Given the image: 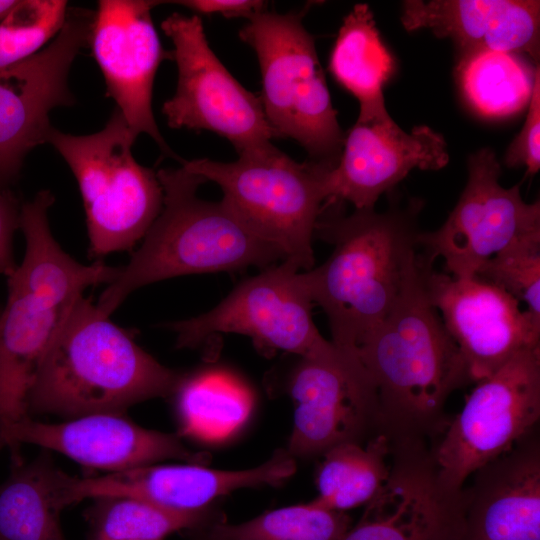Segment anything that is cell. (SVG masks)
Instances as JSON below:
<instances>
[{
  "instance_id": "5b68a950",
  "label": "cell",
  "mask_w": 540,
  "mask_h": 540,
  "mask_svg": "<svg viewBox=\"0 0 540 540\" xmlns=\"http://www.w3.org/2000/svg\"><path fill=\"white\" fill-rule=\"evenodd\" d=\"M181 164L218 184L225 206L252 234L279 250L284 260L305 271L313 268L312 239L334 167L312 160L297 162L273 144L233 162L199 158Z\"/></svg>"
},
{
  "instance_id": "83f0119b",
  "label": "cell",
  "mask_w": 540,
  "mask_h": 540,
  "mask_svg": "<svg viewBox=\"0 0 540 540\" xmlns=\"http://www.w3.org/2000/svg\"><path fill=\"white\" fill-rule=\"evenodd\" d=\"M84 517L90 540H163L182 529L206 525L210 511L184 513L125 495L92 499Z\"/></svg>"
},
{
  "instance_id": "52a82bcc",
  "label": "cell",
  "mask_w": 540,
  "mask_h": 540,
  "mask_svg": "<svg viewBox=\"0 0 540 540\" xmlns=\"http://www.w3.org/2000/svg\"><path fill=\"white\" fill-rule=\"evenodd\" d=\"M136 137L115 109L98 132L63 133L53 127L47 143L64 158L78 183L86 214L90 257L132 252L163 205L157 172L139 164Z\"/></svg>"
},
{
  "instance_id": "836d02e7",
  "label": "cell",
  "mask_w": 540,
  "mask_h": 540,
  "mask_svg": "<svg viewBox=\"0 0 540 540\" xmlns=\"http://www.w3.org/2000/svg\"><path fill=\"white\" fill-rule=\"evenodd\" d=\"M170 3L184 6L198 14H219L225 17H245L266 10L267 2L260 0H183Z\"/></svg>"
},
{
  "instance_id": "4316f807",
  "label": "cell",
  "mask_w": 540,
  "mask_h": 540,
  "mask_svg": "<svg viewBox=\"0 0 540 540\" xmlns=\"http://www.w3.org/2000/svg\"><path fill=\"white\" fill-rule=\"evenodd\" d=\"M457 69L467 102L482 116H510L529 103L536 69L518 54L480 53L458 62Z\"/></svg>"
},
{
  "instance_id": "7402d4cb",
  "label": "cell",
  "mask_w": 540,
  "mask_h": 540,
  "mask_svg": "<svg viewBox=\"0 0 540 540\" xmlns=\"http://www.w3.org/2000/svg\"><path fill=\"white\" fill-rule=\"evenodd\" d=\"M0 315V425L29 416L27 398L44 355L74 305H64L14 276Z\"/></svg>"
},
{
  "instance_id": "44dd1931",
  "label": "cell",
  "mask_w": 540,
  "mask_h": 540,
  "mask_svg": "<svg viewBox=\"0 0 540 540\" xmlns=\"http://www.w3.org/2000/svg\"><path fill=\"white\" fill-rule=\"evenodd\" d=\"M401 23L407 31L429 29L450 38L458 62L485 52L525 53L539 60L538 0H406Z\"/></svg>"
},
{
  "instance_id": "d590c367",
  "label": "cell",
  "mask_w": 540,
  "mask_h": 540,
  "mask_svg": "<svg viewBox=\"0 0 540 540\" xmlns=\"http://www.w3.org/2000/svg\"><path fill=\"white\" fill-rule=\"evenodd\" d=\"M195 540H217L213 537H211L209 534H207L206 532H201L197 535L196 539Z\"/></svg>"
},
{
  "instance_id": "277c9868",
  "label": "cell",
  "mask_w": 540,
  "mask_h": 540,
  "mask_svg": "<svg viewBox=\"0 0 540 540\" xmlns=\"http://www.w3.org/2000/svg\"><path fill=\"white\" fill-rule=\"evenodd\" d=\"M163 189L160 214L129 262L120 267L96 303L108 317L137 289L189 274L267 268L284 257L252 234L222 201L198 197L207 182L183 166L157 171Z\"/></svg>"
},
{
  "instance_id": "9a60e30c",
  "label": "cell",
  "mask_w": 540,
  "mask_h": 540,
  "mask_svg": "<svg viewBox=\"0 0 540 540\" xmlns=\"http://www.w3.org/2000/svg\"><path fill=\"white\" fill-rule=\"evenodd\" d=\"M161 1L100 0L89 44L112 98L132 134L149 135L165 156L180 163L160 133L152 111V92L160 63L171 59L154 27L151 10Z\"/></svg>"
},
{
  "instance_id": "d4e9b609",
  "label": "cell",
  "mask_w": 540,
  "mask_h": 540,
  "mask_svg": "<svg viewBox=\"0 0 540 540\" xmlns=\"http://www.w3.org/2000/svg\"><path fill=\"white\" fill-rule=\"evenodd\" d=\"M329 70L359 102V108L384 102L383 87L395 70L367 4H356L344 18L331 51Z\"/></svg>"
},
{
  "instance_id": "8d00e7d4",
  "label": "cell",
  "mask_w": 540,
  "mask_h": 540,
  "mask_svg": "<svg viewBox=\"0 0 540 540\" xmlns=\"http://www.w3.org/2000/svg\"><path fill=\"white\" fill-rule=\"evenodd\" d=\"M1 312H2V308L0 307V315H1Z\"/></svg>"
},
{
  "instance_id": "ac0fdd59",
  "label": "cell",
  "mask_w": 540,
  "mask_h": 540,
  "mask_svg": "<svg viewBox=\"0 0 540 540\" xmlns=\"http://www.w3.org/2000/svg\"><path fill=\"white\" fill-rule=\"evenodd\" d=\"M286 390L295 403L286 448L294 458L321 456L346 442L363 444L381 433L373 390L356 370L299 357Z\"/></svg>"
},
{
  "instance_id": "e575fe53",
  "label": "cell",
  "mask_w": 540,
  "mask_h": 540,
  "mask_svg": "<svg viewBox=\"0 0 540 540\" xmlns=\"http://www.w3.org/2000/svg\"><path fill=\"white\" fill-rule=\"evenodd\" d=\"M15 0H0V21L9 13V11L17 4Z\"/></svg>"
},
{
  "instance_id": "603a6c76",
  "label": "cell",
  "mask_w": 540,
  "mask_h": 540,
  "mask_svg": "<svg viewBox=\"0 0 540 540\" xmlns=\"http://www.w3.org/2000/svg\"><path fill=\"white\" fill-rule=\"evenodd\" d=\"M67 476L47 453L14 463L0 484V540H65L60 513Z\"/></svg>"
},
{
  "instance_id": "e0dca14e",
  "label": "cell",
  "mask_w": 540,
  "mask_h": 540,
  "mask_svg": "<svg viewBox=\"0 0 540 540\" xmlns=\"http://www.w3.org/2000/svg\"><path fill=\"white\" fill-rule=\"evenodd\" d=\"M461 535L460 492L442 487L427 443L402 441L392 445L386 484L340 540H460Z\"/></svg>"
},
{
  "instance_id": "d6a6232c",
  "label": "cell",
  "mask_w": 540,
  "mask_h": 540,
  "mask_svg": "<svg viewBox=\"0 0 540 540\" xmlns=\"http://www.w3.org/2000/svg\"><path fill=\"white\" fill-rule=\"evenodd\" d=\"M21 205L7 189H0V273L9 277L17 265L13 256V235L19 228Z\"/></svg>"
},
{
  "instance_id": "4fadbf2b",
  "label": "cell",
  "mask_w": 540,
  "mask_h": 540,
  "mask_svg": "<svg viewBox=\"0 0 540 540\" xmlns=\"http://www.w3.org/2000/svg\"><path fill=\"white\" fill-rule=\"evenodd\" d=\"M424 271L428 297L465 359L472 382L498 370L518 353L540 347V318L519 301L476 276L456 278Z\"/></svg>"
},
{
  "instance_id": "4dcf8cb0",
  "label": "cell",
  "mask_w": 540,
  "mask_h": 540,
  "mask_svg": "<svg viewBox=\"0 0 540 540\" xmlns=\"http://www.w3.org/2000/svg\"><path fill=\"white\" fill-rule=\"evenodd\" d=\"M524 302L540 318V237L513 244L487 260L475 275Z\"/></svg>"
},
{
  "instance_id": "30bf717a",
  "label": "cell",
  "mask_w": 540,
  "mask_h": 540,
  "mask_svg": "<svg viewBox=\"0 0 540 540\" xmlns=\"http://www.w3.org/2000/svg\"><path fill=\"white\" fill-rule=\"evenodd\" d=\"M161 28L174 45L171 55L178 69L176 92L162 107L169 127L211 131L239 155L279 138L260 97L244 88L210 48L199 15L174 13Z\"/></svg>"
},
{
  "instance_id": "5bb4252c",
  "label": "cell",
  "mask_w": 540,
  "mask_h": 540,
  "mask_svg": "<svg viewBox=\"0 0 540 540\" xmlns=\"http://www.w3.org/2000/svg\"><path fill=\"white\" fill-rule=\"evenodd\" d=\"M448 161L446 141L432 128L420 125L406 132L389 115L385 101L359 108L329 172L325 205L348 201L355 210L374 209L379 197L411 170H439Z\"/></svg>"
},
{
  "instance_id": "d6986e66",
  "label": "cell",
  "mask_w": 540,
  "mask_h": 540,
  "mask_svg": "<svg viewBox=\"0 0 540 540\" xmlns=\"http://www.w3.org/2000/svg\"><path fill=\"white\" fill-rule=\"evenodd\" d=\"M160 463V462H159ZM154 463L91 477H71L67 499L71 504L108 495H125L184 513L210 511L220 497L247 487L277 486L296 471L286 449H277L263 464L246 470L227 471L198 463Z\"/></svg>"
},
{
  "instance_id": "ba28073f",
  "label": "cell",
  "mask_w": 540,
  "mask_h": 540,
  "mask_svg": "<svg viewBox=\"0 0 540 540\" xmlns=\"http://www.w3.org/2000/svg\"><path fill=\"white\" fill-rule=\"evenodd\" d=\"M299 268L289 260L242 280L211 310L166 324L176 346L193 348L219 333L250 337L263 352L285 351L332 366L356 369L318 331L313 300Z\"/></svg>"
},
{
  "instance_id": "9c48e42d",
  "label": "cell",
  "mask_w": 540,
  "mask_h": 540,
  "mask_svg": "<svg viewBox=\"0 0 540 540\" xmlns=\"http://www.w3.org/2000/svg\"><path fill=\"white\" fill-rule=\"evenodd\" d=\"M461 411L429 445L442 487L458 493L471 475L536 429L540 347L524 350L476 382Z\"/></svg>"
},
{
  "instance_id": "7c38bea8",
  "label": "cell",
  "mask_w": 540,
  "mask_h": 540,
  "mask_svg": "<svg viewBox=\"0 0 540 540\" xmlns=\"http://www.w3.org/2000/svg\"><path fill=\"white\" fill-rule=\"evenodd\" d=\"M94 12L69 8L65 23L46 47L0 69V189L13 182L26 155L47 143L50 112L71 106V66L89 44Z\"/></svg>"
},
{
  "instance_id": "7a4b0ae2",
  "label": "cell",
  "mask_w": 540,
  "mask_h": 540,
  "mask_svg": "<svg viewBox=\"0 0 540 540\" xmlns=\"http://www.w3.org/2000/svg\"><path fill=\"white\" fill-rule=\"evenodd\" d=\"M422 268L391 314L348 355L371 386L381 433L429 445L443 430L446 402L472 382L458 346L427 294Z\"/></svg>"
},
{
  "instance_id": "3957f363",
  "label": "cell",
  "mask_w": 540,
  "mask_h": 540,
  "mask_svg": "<svg viewBox=\"0 0 540 540\" xmlns=\"http://www.w3.org/2000/svg\"><path fill=\"white\" fill-rule=\"evenodd\" d=\"M181 376L83 296L67 313L40 363L27 411L29 416L65 419L125 413L139 402L170 397Z\"/></svg>"
},
{
  "instance_id": "f546056e",
  "label": "cell",
  "mask_w": 540,
  "mask_h": 540,
  "mask_svg": "<svg viewBox=\"0 0 540 540\" xmlns=\"http://www.w3.org/2000/svg\"><path fill=\"white\" fill-rule=\"evenodd\" d=\"M64 0H23L0 21V69L39 52L63 27Z\"/></svg>"
},
{
  "instance_id": "cb8c5ba5",
  "label": "cell",
  "mask_w": 540,
  "mask_h": 540,
  "mask_svg": "<svg viewBox=\"0 0 540 540\" xmlns=\"http://www.w3.org/2000/svg\"><path fill=\"white\" fill-rule=\"evenodd\" d=\"M392 439L378 433L365 443L346 442L321 455L316 469V503L337 511L367 505L390 475Z\"/></svg>"
},
{
  "instance_id": "6da1fadb",
  "label": "cell",
  "mask_w": 540,
  "mask_h": 540,
  "mask_svg": "<svg viewBox=\"0 0 540 540\" xmlns=\"http://www.w3.org/2000/svg\"><path fill=\"white\" fill-rule=\"evenodd\" d=\"M423 204L385 212L355 210L350 215L323 212L315 235L333 245L317 268L302 272L314 304L327 315L333 345L346 357L396 308L418 278L417 217Z\"/></svg>"
},
{
  "instance_id": "484cf974",
  "label": "cell",
  "mask_w": 540,
  "mask_h": 540,
  "mask_svg": "<svg viewBox=\"0 0 540 540\" xmlns=\"http://www.w3.org/2000/svg\"><path fill=\"white\" fill-rule=\"evenodd\" d=\"M170 397L181 431L202 439L222 436L236 428L251 406L247 388L221 370L182 374Z\"/></svg>"
},
{
  "instance_id": "8fae6325",
  "label": "cell",
  "mask_w": 540,
  "mask_h": 540,
  "mask_svg": "<svg viewBox=\"0 0 540 540\" xmlns=\"http://www.w3.org/2000/svg\"><path fill=\"white\" fill-rule=\"evenodd\" d=\"M467 164V183L444 224L418 236L424 253L432 260L443 258L445 270L456 278L474 277L500 251L540 237L539 200L526 203L519 185L501 186L493 150H478Z\"/></svg>"
},
{
  "instance_id": "1f68e13d",
  "label": "cell",
  "mask_w": 540,
  "mask_h": 540,
  "mask_svg": "<svg viewBox=\"0 0 540 540\" xmlns=\"http://www.w3.org/2000/svg\"><path fill=\"white\" fill-rule=\"evenodd\" d=\"M540 70L537 66L528 113L519 134L509 145L504 163L507 167L525 166L526 175H534L540 168Z\"/></svg>"
},
{
  "instance_id": "8992f818",
  "label": "cell",
  "mask_w": 540,
  "mask_h": 540,
  "mask_svg": "<svg viewBox=\"0 0 540 540\" xmlns=\"http://www.w3.org/2000/svg\"><path fill=\"white\" fill-rule=\"evenodd\" d=\"M305 11L267 10L248 18L239 38L255 51L261 72L260 100L279 138L298 142L310 160L335 167L344 143Z\"/></svg>"
},
{
  "instance_id": "ffe728a7",
  "label": "cell",
  "mask_w": 540,
  "mask_h": 540,
  "mask_svg": "<svg viewBox=\"0 0 540 540\" xmlns=\"http://www.w3.org/2000/svg\"><path fill=\"white\" fill-rule=\"evenodd\" d=\"M467 482L460 490V540H540V440L536 429L476 470Z\"/></svg>"
},
{
  "instance_id": "74e56055",
  "label": "cell",
  "mask_w": 540,
  "mask_h": 540,
  "mask_svg": "<svg viewBox=\"0 0 540 540\" xmlns=\"http://www.w3.org/2000/svg\"><path fill=\"white\" fill-rule=\"evenodd\" d=\"M88 540H90V539H88Z\"/></svg>"
},
{
  "instance_id": "f1b7e54d",
  "label": "cell",
  "mask_w": 540,
  "mask_h": 540,
  "mask_svg": "<svg viewBox=\"0 0 540 540\" xmlns=\"http://www.w3.org/2000/svg\"><path fill=\"white\" fill-rule=\"evenodd\" d=\"M207 534L217 540H340L351 527L342 511L315 501L265 512L241 524L216 522Z\"/></svg>"
},
{
  "instance_id": "2e32d148",
  "label": "cell",
  "mask_w": 540,
  "mask_h": 540,
  "mask_svg": "<svg viewBox=\"0 0 540 540\" xmlns=\"http://www.w3.org/2000/svg\"><path fill=\"white\" fill-rule=\"evenodd\" d=\"M32 444L74 462L114 473L176 459L203 463L208 455L189 450L179 436L146 429L125 413H95L49 423L26 416L0 425V450Z\"/></svg>"
}]
</instances>
